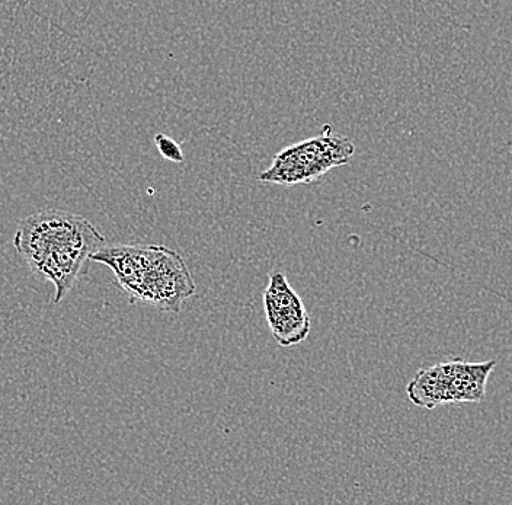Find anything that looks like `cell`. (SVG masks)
Segmentation results:
<instances>
[{
  "label": "cell",
  "instance_id": "6da1fadb",
  "mask_svg": "<svg viewBox=\"0 0 512 505\" xmlns=\"http://www.w3.org/2000/svg\"><path fill=\"white\" fill-rule=\"evenodd\" d=\"M107 245L88 219L63 210H43L25 217L14 246L38 280L53 284V302H60L89 271L92 258Z\"/></svg>",
  "mask_w": 512,
  "mask_h": 505
},
{
  "label": "cell",
  "instance_id": "7a4b0ae2",
  "mask_svg": "<svg viewBox=\"0 0 512 505\" xmlns=\"http://www.w3.org/2000/svg\"><path fill=\"white\" fill-rule=\"evenodd\" d=\"M92 262L107 265L131 297L163 312H179L195 293L184 258L162 245H105Z\"/></svg>",
  "mask_w": 512,
  "mask_h": 505
},
{
  "label": "cell",
  "instance_id": "3957f363",
  "mask_svg": "<svg viewBox=\"0 0 512 505\" xmlns=\"http://www.w3.org/2000/svg\"><path fill=\"white\" fill-rule=\"evenodd\" d=\"M495 360L470 363L451 360L419 370L409 383V399L416 407L434 409L444 404L482 402Z\"/></svg>",
  "mask_w": 512,
  "mask_h": 505
},
{
  "label": "cell",
  "instance_id": "277c9868",
  "mask_svg": "<svg viewBox=\"0 0 512 505\" xmlns=\"http://www.w3.org/2000/svg\"><path fill=\"white\" fill-rule=\"evenodd\" d=\"M355 145L344 136L331 133V127L318 137L303 140L275 155L270 168L258 180L278 185L309 184L318 181L331 169L348 165Z\"/></svg>",
  "mask_w": 512,
  "mask_h": 505
},
{
  "label": "cell",
  "instance_id": "5b68a950",
  "mask_svg": "<svg viewBox=\"0 0 512 505\" xmlns=\"http://www.w3.org/2000/svg\"><path fill=\"white\" fill-rule=\"evenodd\" d=\"M265 315L274 340L283 347L303 343L310 334V316L286 274L274 271L264 292Z\"/></svg>",
  "mask_w": 512,
  "mask_h": 505
},
{
  "label": "cell",
  "instance_id": "8992f818",
  "mask_svg": "<svg viewBox=\"0 0 512 505\" xmlns=\"http://www.w3.org/2000/svg\"><path fill=\"white\" fill-rule=\"evenodd\" d=\"M155 145L158 147L160 155L166 159L175 163L184 162V153H182L181 146L175 142L172 137L166 136V134L158 133L155 136Z\"/></svg>",
  "mask_w": 512,
  "mask_h": 505
},
{
  "label": "cell",
  "instance_id": "52a82bcc",
  "mask_svg": "<svg viewBox=\"0 0 512 505\" xmlns=\"http://www.w3.org/2000/svg\"><path fill=\"white\" fill-rule=\"evenodd\" d=\"M510 150H511V155H512V143H511V146H510ZM511 178H512V175H511Z\"/></svg>",
  "mask_w": 512,
  "mask_h": 505
}]
</instances>
